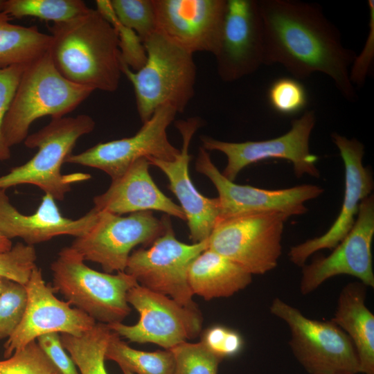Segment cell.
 I'll return each mask as SVG.
<instances>
[{"label": "cell", "mask_w": 374, "mask_h": 374, "mask_svg": "<svg viewBox=\"0 0 374 374\" xmlns=\"http://www.w3.org/2000/svg\"><path fill=\"white\" fill-rule=\"evenodd\" d=\"M264 28V64L282 65L296 79L328 75L346 100L357 99L349 78L355 53L341 43L337 27L315 3L259 0Z\"/></svg>", "instance_id": "1"}, {"label": "cell", "mask_w": 374, "mask_h": 374, "mask_svg": "<svg viewBox=\"0 0 374 374\" xmlns=\"http://www.w3.org/2000/svg\"><path fill=\"white\" fill-rule=\"evenodd\" d=\"M48 52L58 72L70 82L114 92L119 86L122 59L117 32L96 9L50 28Z\"/></svg>", "instance_id": "2"}, {"label": "cell", "mask_w": 374, "mask_h": 374, "mask_svg": "<svg viewBox=\"0 0 374 374\" xmlns=\"http://www.w3.org/2000/svg\"><path fill=\"white\" fill-rule=\"evenodd\" d=\"M146 61L137 71L122 62V73L132 83L142 123L169 105L182 113L195 95L197 68L193 55L155 32L143 42Z\"/></svg>", "instance_id": "3"}, {"label": "cell", "mask_w": 374, "mask_h": 374, "mask_svg": "<svg viewBox=\"0 0 374 374\" xmlns=\"http://www.w3.org/2000/svg\"><path fill=\"white\" fill-rule=\"evenodd\" d=\"M93 91L64 78L48 51L28 64L21 76L2 124L6 145L10 148L24 141L32 123L41 117H64Z\"/></svg>", "instance_id": "4"}, {"label": "cell", "mask_w": 374, "mask_h": 374, "mask_svg": "<svg viewBox=\"0 0 374 374\" xmlns=\"http://www.w3.org/2000/svg\"><path fill=\"white\" fill-rule=\"evenodd\" d=\"M94 127V121L87 114L53 118L43 128L26 137L24 145L37 148V152L26 163L0 176V189L31 184L55 200H63L73 184L91 179L89 173L62 175L60 170L77 141L91 132Z\"/></svg>", "instance_id": "5"}, {"label": "cell", "mask_w": 374, "mask_h": 374, "mask_svg": "<svg viewBox=\"0 0 374 374\" xmlns=\"http://www.w3.org/2000/svg\"><path fill=\"white\" fill-rule=\"evenodd\" d=\"M51 269L55 291L96 322H122L130 314L127 294L138 283L125 271L112 274L94 270L71 247L59 252Z\"/></svg>", "instance_id": "6"}, {"label": "cell", "mask_w": 374, "mask_h": 374, "mask_svg": "<svg viewBox=\"0 0 374 374\" xmlns=\"http://www.w3.org/2000/svg\"><path fill=\"white\" fill-rule=\"evenodd\" d=\"M269 311L288 326L293 355L309 374L360 373L350 339L332 319H309L278 297L271 301Z\"/></svg>", "instance_id": "7"}, {"label": "cell", "mask_w": 374, "mask_h": 374, "mask_svg": "<svg viewBox=\"0 0 374 374\" xmlns=\"http://www.w3.org/2000/svg\"><path fill=\"white\" fill-rule=\"evenodd\" d=\"M289 217L272 212L219 219L208 238V249L252 275L265 274L278 265L284 224Z\"/></svg>", "instance_id": "8"}, {"label": "cell", "mask_w": 374, "mask_h": 374, "mask_svg": "<svg viewBox=\"0 0 374 374\" xmlns=\"http://www.w3.org/2000/svg\"><path fill=\"white\" fill-rule=\"evenodd\" d=\"M208 248V240L186 244L175 237L170 216L165 231L148 248L131 253L125 271L152 291L168 296L181 305L197 308L188 282L193 260Z\"/></svg>", "instance_id": "9"}, {"label": "cell", "mask_w": 374, "mask_h": 374, "mask_svg": "<svg viewBox=\"0 0 374 374\" xmlns=\"http://www.w3.org/2000/svg\"><path fill=\"white\" fill-rule=\"evenodd\" d=\"M167 217L163 215L159 219L152 211L136 212L127 216L98 211L91 228L75 238L70 247L84 261L100 264L106 273L125 271L132 250L139 244H151L162 235Z\"/></svg>", "instance_id": "10"}, {"label": "cell", "mask_w": 374, "mask_h": 374, "mask_svg": "<svg viewBox=\"0 0 374 374\" xmlns=\"http://www.w3.org/2000/svg\"><path fill=\"white\" fill-rule=\"evenodd\" d=\"M127 301L139 312L138 322L131 326L122 322L107 326L130 341L151 343L169 350L195 339L202 331V317L198 308L184 306L139 283L128 291Z\"/></svg>", "instance_id": "11"}, {"label": "cell", "mask_w": 374, "mask_h": 374, "mask_svg": "<svg viewBox=\"0 0 374 374\" xmlns=\"http://www.w3.org/2000/svg\"><path fill=\"white\" fill-rule=\"evenodd\" d=\"M315 123V114L310 110L293 120L287 132L274 139L228 142L202 135L200 139L202 147L208 152L218 151L226 157L227 163L222 174L231 181L245 167L268 159L290 161L297 177L308 175L319 178L318 157L310 152L309 145Z\"/></svg>", "instance_id": "12"}, {"label": "cell", "mask_w": 374, "mask_h": 374, "mask_svg": "<svg viewBox=\"0 0 374 374\" xmlns=\"http://www.w3.org/2000/svg\"><path fill=\"white\" fill-rule=\"evenodd\" d=\"M177 114L171 106H163L143 123L134 135L99 143L84 152L70 154L65 163L99 169L114 180L139 159L174 160L180 150L170 143L167 129Z\"/></svg>", "instance_id": "13"}, {"label": "cell", "mask_w": 374, "mask_h": 374, "mask_svg": "<svg viewBox=\"0 0 374 374\" xmlns=\"http://www.w3.org/2000/svg\"><path fill=\"white\" fill-rule=\"evenodd\" d=\"M196 170L208 177L218 193L219 219L253 213L277 212L287 216L308 211L305 203L319 197V186L303 184L280 190H267L240 185L227 179L213 163L207 150L200 147L195 162Z\"/></svg>", "instance_id": "14"}, {"label": "cell", "mask_w": 374, "mask_h": 374, "mask_svg": "<svg viewBox=\"0 0 374 374\" xmlns=\"http://www.w3.org/2000/svg\"><path fill=\"white\" fill-rule=\"evenodd\" d=\"M373 235L374 196L371 194L360 202L353 228L332 252L302 267L299 285L301 294H309L326 280L342 274L353 276L366 287H374L371 252Z\"/></svg>", "instance_id": "15"}, {"label": "cell", "mask_w": 374, "mask_h": 374, "mask_svg": "<svg viewBox=\"0 0 374 374\" xmlns=\"http://www.w3.org/2000/svg\"><path fill=\"white\" fill-rule=\"evenodd\" d=\"M217 71L226 82L256 72L265 58L264 28L257 0H226Z\"/></svg>", "instance_id": "16"}, {"label": "cell", "mask_w": 374, "mask_h": 374, "mask_svg": "<svg viewBox=\"0 0 374 374\" xmlns=\"http://www.w3.org/2000/svg\"><path fill=\"white\" fill-rule=\"evenodd\" d=\"M27 304L24 317L8 338L4 357H10L39 337L53 332L80 335L96 321L82 310L58 299L53 287L46 284L41 269L36 267L24 285Z\"/></svg>", "instance_id": "17"}, {"label": "cell", "mask_w": 374, "mask_h": 374, "mask_svg": "<svg viewBox=\"0 0 374 374\" xmlns=\"http://www.w3.org/2000/svg\"><path fill=\"white\" fill-rule=\"evenodd\" d=\"M156 32L194 54L215 55L220 40L226 0H153Z\"/></svg>", "instance_id": "18"}, {"label": "cell", "mask_w": 374, "mask_h": 374, "mask_svg": "<svg viewBox=\"0 0 374 374\" xmlns=\"http://www.w3.org/2000/svg\"><path fill=\"white\" fill-rule=\"evenodd\" d=\"M331 137L344 162V197L339 215L325 233L291 247L290 260L301 267L311 255L333 249L346 236L355 224L360 202L371 194L374 186L371 171L363 165L364 145L355 138L349 139L336 132Z\"/></svg>", "instance_id": "19"}, {"label": "cell", "mask_w": 374, "mask_h": 374, "mask_svg": "<svg viewBox=\"0 0 374 374\" xmlns=\"http://www.w3.org/2000/svg\"><path fill=\"white\" fill-rule=\"evenodd\" d=\"M182 139V146L176 159L163 161L147 159L150 165L161 170L168 179V188L175 195L182 208L190 233V240L197 243L208 240L220 215L217 197L202 195L194 186L189 175L190 141L202 125L198 117L178 120L175 123Z\"/></svg>", "instance_id": "20"}, {"label": "cell", "mask_w": 374, "mask_h": 374, "mask_svg": "<svg viewBox=\"0 0 374 374\" xmlns=\"http://www.w3.org/2000/svg\"><path fill=\"white\" fill-rule=\"evenodd\" d=\"M6 190L0 189V232L10 240L19 238L33 246L62 235L78 238L86 233L98 217L94 208L78 219L65 217L49 194L43 196L34 213L23 214L11 204Z\"/></svg>", "instance_id": "21"}, {"label": "cell", "mask_w": 374, "mask_h": 374, "mask_svg": "<svg viewBox=\"0 0 374 374\" xmlns=\"http://www.w3.org/2000/svg\"><path fill=\"white\" fill-rule=\"evenodd\" d=\"M147 159L134 162L108 189L96 196L94 208L122 215L141 211H160L186 220L181 206L167 197L152 179Z\"/></svg>", "instance_id": "22"}, {"label": "cell", "mask_w": 374, "mask_h": 374, "mask_svg": "<svg viewBox=\"0 0 374 374\" xmlns=\"http://www.w3.org/2000/svg\"><path fill=\"white\" fill-rule=\"evenodd\" d=\"M367 287L353 282L341 290L332 321L350 339L360 373L374 374V315L366 305Z\"/></svg>", "instance_id": "23"}, {"label": "cell", "mask_w": 374, "mask_h": 374, "mask_svg": "<svg viewBox=\"0 0 374 374\" xmlns=\"http://www.w3.org/2000/svg\"><path fill=\"white\" fill-rule=\"evenodd\" d=\"M252 274L226 257L206 249L190 263L188 282L193 295L205 300L229 297L246 288Z\"/></svg>", "instance_id": "24"}, {"label": "cell", "mask_w": 374, "mask_h": 374, "mask_svg": "<svg viewBox=\"0 0 374 374\" xmlns=\"http://www.w3.org/2000/svg\"><path fill=\"white\" fill-rule=\"evenodd\" d=\"M51 42V35L37 26L12 24L0 12V67L30 64L48 51Z\"/></svg>", "instance_id": "25"}, {"label": "cell", "mask_w": 374, "mask_h": 374, "mask_svg": "<svg viewBox=\"0 0 374 374\" xmlns=\"http://www.w3.org/2000/svg\"><path fill=\"white\" fill-rule=\"evenodd\" d=\"M112 334L107 325L96 322L80 335L62 333L60 339L80 374H108L105 352Z\"/></svg>", "instance_id": "26"}, {"label": "cell", "mask_w": 374, "mask_h": 374, "mask_svg": "<svg viewBox=\"0 0 374 374\" xmlns=\"http://www.w3.org/2000/svg\"><path fill=\"white\" fill-rule=\"evenodd\" d=\"M105 360L117 363L119 367L134 374H173L175 359L170 350L148 352L136 350L112 331Z\"/></svg>", "instance_id": "27"}, {"label": "cell", "mask_w": 374, "mask_h": 374, "mask_svg": "<svg viewBox=\"0 0 374 374\" xmlns=\"http://www.w3.org/2000/svg\"><path fill=\"white\" fill-rule=\"evenodd\" d=\"M89 9L81 0H0V12L9 17H33L53 24L72 19Z\"/></svg>", "instance_id": "28"}, {"label": "cell", "mask_w": 374, "mask_h": 374, "mask_svg": "<svg viewBox=\"0 0 374 374\" xmlns=\"http://www.w3.org/2000/svg\"><path fill=\"white\" fill-rule=\"evenodd\" d=\"M117 20L134 31L143 42L156 32L153 0H110Z\"/></svg>", "instance_id": "29"}, {"label": "cell", "mask_w": 374, "mask_h": 374, "mask_svg": "<svg viewBox=\"0 0 374 374\" xmlns=\"http://www.w3.org/2000/svg\"><path fill=\"white\" fill-rule=\"evenodd\" d=\"M169 350L175 359L173 374H217L223 360L200 341H184Z\"/></svg>", "instance_id": "30"}, {"label": "cell", "mask_w": 374, "mask_h": 374, "mask_svg": "<svg viewBox=\"0 0 374 374\" xmlns=\"http://www.w3.org/2000/svg\"><path fill=\"white\" fill-rule=\"evenodd\" d=\"M96 10L116 29L121 53L122 62L132 70L141 69L146 61V52L139 37L132 30L121 24L116 19L109 1H96Z\"/></svg>", "instance_id": "31"}, {"label": "cell", "mask_w": 374, "mask_h": 374, "mask_svg": "<svg viewBox=\"0 0 374 374\" xmlns=\"http://www.w3.org/2000/svg\"><path fill=\"white\" fill-rule=\"evenodd\" d=\"M57 371L35 341L0 361V374H54Z\"/></svg>", "instance_id": "32"}, {"label": "cell", "mask_w": 374, "mask_h": 374, "mask_svg": "<svg viewBox=\"0 0 374 374\" xmlns=\"http://www.w3.org/2000/svg\"><path fill=\"white\" fill-rule=\"evenodd\" d=\"M268 100L276 112L291 115L304 109L308 96L304 86L299 80L281 78L271 84L268 90Z\"/></svg>", "instance_id": "33"}, {"label": "cell", "mask_w": 374, "mask_h": 374, "mask_svg": "<svg viewBox=\"0 0 374 374\" xmlns=\"http://www.w3.org/2000/svg\"><path fill=\"white\" fill-rule=\"evenodd\" d=\"M37 253L33 245L21 242L0 252V276L25 285L36 266Z\"/></svg>", "instance_id": "34"}, {"label": "cell", "mask_w": 374, "mask_h": 374, "mask_svg": "<svg viewBox=\"0 0 374 374\" xmlns=\"http://www.w3.org/2000/svg\"><path fill=\"white\" fill-rule=\"evenodd\" d=\"M27 304L24 285L11 280L0 295V339L8 338L19 325Z\"/></svg>", "instance_id": "35"}, {"label": "cell", "mask_w": 374, "mask_h": 374, "mask_svg": "<svg viewBox=\"0 0 374 374\" xmlns=\"http://www.w3.org/2000/svg\"><path fill=\"white\" fill-rule=\"evenodd\" d=\"M200 342L222 359L238 355L244 346L243 338L238 332L221 325L207 328L202 332Z\"/></svg>", "instance_id": "36"}, {"label": "cell", "mask_w": 374, "mask_h": 374, "mask_svg": "<svg viewBox=\"0 0 374 374\" xmlns=\"http://www.w3.org/2000/svg\"><path fill=\"white\" fill-rule=\"evenodd\" d=\"M28 64L0 67V161L7 160L10 157V148L6 145L2 134V124L21 76Z\"/></svg>", "instance_id": "37"}, {"label": "cell", "mask_w": 374, "mask_h": 374, "mask_svg": "<svg viewBox=\"0 0 374 374\" xmlns=\"http://www.w3.org/2000/svg\"><path fill=\"white\" fill-rule=\"evenodd\" d=\"M370 12L369 33L362 53L356 55L349 71L351 83L360 87L364 85L371 70L374 55V1L368 0Z\"/></svg>", "instance_id": "38"}, {"label": "cell", "mask_w": 374, "mask_h": 374, "mask_svg": "<svg viewBox=\"0 0 374 374\" xmlns=\"http://www.w3.org/2000/svg\"><path fill=\"white\" fill-rule=\"evenodd\" d=\"M37 340L40 348L62 374H80L71 357L66 353L59 333L43 335Z\"/></svg>", "instance_id": "39"}, {"label": "cell", "mask_w": 374, "mask_h": 374, "mask_svg": "<svg viewBox=\"0 0 374 374\" xmlns=\"http://www.w3.org/2000/svg\"><path fill=\"white\" fill-rule=\"evenodd\" d=\"M12 247V242L10 240L6 238L0 232V252L8 251Z\"/></svg>", "instance_id": "40"}, {"label": "cell", "mask_w": 374, "mask_h": 374, "mask_svg": "<svg viewBox=\"0 0 374 374\" xmlns=\"http://www.w3.org/2000/svg\"><path fill=\"white\" fill-rule=\"evenodd\" d=\"M11 280L0 276V295L9 285Z\"/></svg>", "instance_id": "41"}, {"label": "cell", "mask_w": 374, "mask_h": 374, "mask_svg": "<svg viewBox=\"0 0 374 374\" xmlns=\"http://www.w3.org/2000/svg\"><path fill=\"white\" fill-rule=\"evenodd\" d=\"M121 371H122L123 374H134L132 372H130L128 370L125 369V368H121Z\"/></svg>", "instance_id": "42"}, {"label": "cell", "mask_w": 374, "mask_h": 374, "mask_svg": "<svg viewBox=\"0 0 374 374\" xmlns=\"http://www.w3.org/2000/svg\"><path fill=\"white\" fill-rule=\"evenodd\" d=\"M335 374H353V373H335Z\"/></svg>", "instance_id": "43"}, {"label": "cell", "mask_w": 374, "mask_h": 374, "mask_svg": "<svg viewBox=\"0 0 374 374\" xmlns=\"http://www.w3.org/2000/svg\"><path fill=\"white\" fill-rule=\"evenodd\" d=\"M54 374H62L58 370Z\"/></svg>", "instance_id": "44"}]
</instances>
